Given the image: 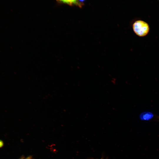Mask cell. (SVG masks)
I'll use <instances>...</instances> for the list:
<instances>
[{
	"label": "cell",
	"instance_id": "2",
	"mask_svg": "<svg viewBox=\"0 0 159 159\" xmlns=\"http://www.w3.org/2000/svg\"><path fill=\"white\" fill-rule=\"evenodd\" d=\"M59 3L66 4L71 6L76 5L81 8L83 5V3L80 2L78 0H56Z\"/></svg>",
	"mask_w": 159,
	"mask_h": 159
},
{
	"label": "cell",
	"instance_id": "4",
	"mask_svg": "<svg viewBox=\"0 0 159 159\" xmlns=\"http://www.w3.org/2000/svg\"><path fill=\"white\" fill-rule=\"evenodd\" d=\"M78 0L80 2L82 3H83L82 2L84 1H85V0Z\"/></svg>",
	"mask_w": 159,
	"mask_h": 159
},
{
	"label": "cell",
	"instance_id": "1",
	"mask_svg": "<svg viewBox=\"0 0 159 159\" xmlns=\"http://www.w3.org/2000/svg\"><path fill=\"white\" fill-rule=\"evenodd\" d=\"M132 27L135 33L139 37H144L147 35L150 29L148 24L141 20L135 21L132 24Z\"/></svg>",
	"mask_w": 159,
	"mask_h": 159
},
{
	"label": "cell",
	"instance_id": "3",
	"mask_svg": "<svg viewBox=\"0 0 159 159\" xmlns=\"http://www.w3.org/2000/svg\"><path fill=\"white\" fill-rule=\"evenodd\" d=\"M154 117L153 113L149 112H142L140 115V120L144 121H148Z\"/></svg>",
	"mask_w": 159,
	"mask_h": 159
},
{
	"label": "cell",
	"instance_id": "5",
	"mask_svg": "<svg viewBox=\"0 0 159 159\" xmlns=\"http://www.w3.org/2000/svg\"><path fill=\"white\" fill-rule=\"evenodd\" d=\"M32 159V158L31 157H28L26 158H25V159Z\"/></svg>",
	"mask_w": 159,
	"mask_h": 159
}]
</instances>
